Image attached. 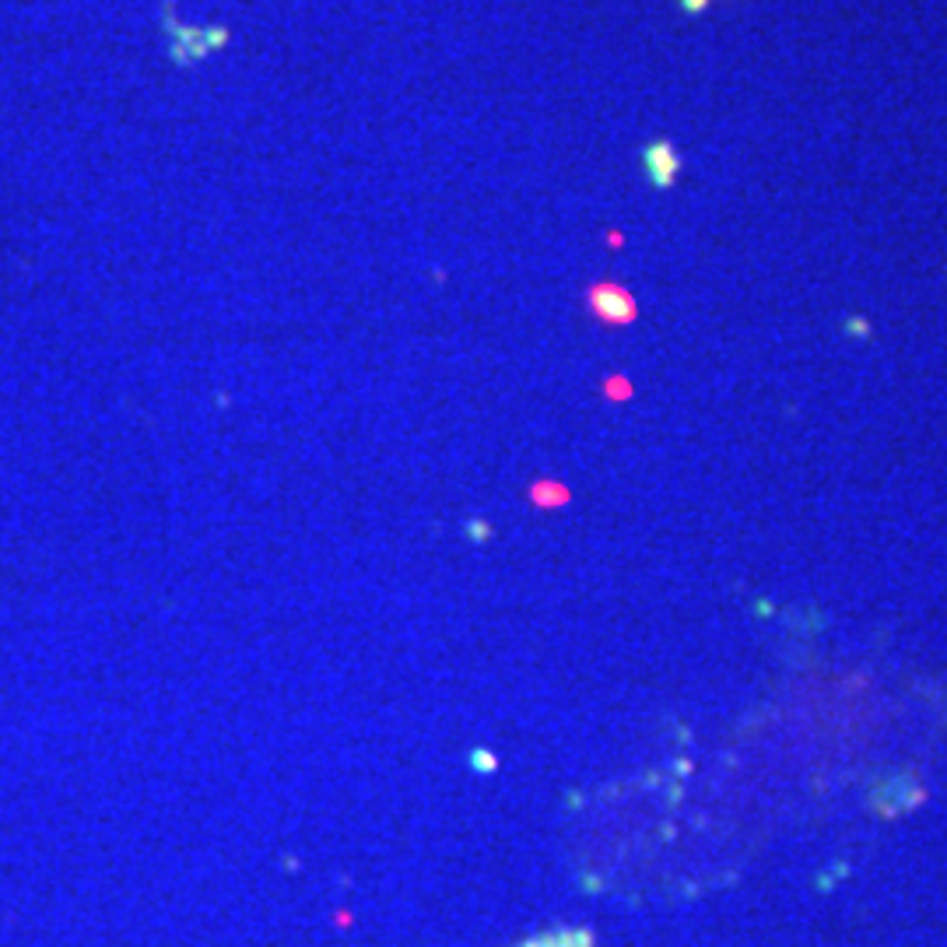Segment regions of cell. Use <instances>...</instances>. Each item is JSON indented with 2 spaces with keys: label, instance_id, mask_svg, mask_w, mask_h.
<instances>
[{
  "label": "cell",
  "instance_id": "cell-1",
  "mask_svg": "<svg viewBox=\"0 0 947 947\" xmlns=\"http://www.w3.org/2000/svg\"><path fill=\"white\" fill-rule=\"evenodd\" d=\"M590 306L604 323H631L636 320V303H631V295L618 285H607V281L590 288Z\"/></svg>",
  "mask_w": 947,
  "mask_h": 947
},
{
  "label": "cell",
  "instance_id": "cell-2",
  "mask_svg": "<svg viewBox=\"0 0 947 947\" xmlns=\"http://www.w3.org/2000/svg\"><path fill=\"white\" fill-rule=\"evenodd\" d=\"M642 162H646V176H650V182H653L656 190H671L674 182H677L680 155L674 152L671 141H653V144L642 152Z\"/></svg>",
  "mask_w": 947,
  "mask_h": 947
},
{
  "label": "cell",
  "instance_id": "cell-3",
  "mask_svg": "<svg viewBox=\"0 0 947 947\" xmlns=\"http://www.w3.org/2000/svg\"><path fill=\"white\" fill-rule=\"evenodd\" d=\"M517 947H593V937L587 934V930H558V934L530 937Z\"/></svg>",
  "mask_w": 947,
  "mask_h": 947
},
{
  "label": "cell",
  "instance_id": "cell-4",
  "mask_svg": "<svg viewBox=\"0 0 947 947\" xmlns=\"http://www.w3.org/2000/svg\"><path fill=\"white\" fill-rule=\"evenodd\" d=\"M680 8H685L688 14H702L709 8V0H680Z\"/></svg>",
  "mask_w": 947,
  "mask_h": 947
}]
</instances>
